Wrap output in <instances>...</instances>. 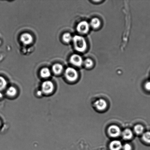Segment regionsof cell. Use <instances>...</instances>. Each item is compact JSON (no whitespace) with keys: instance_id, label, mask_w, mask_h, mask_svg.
Here are the masks:
<instances>
[{"instance_id":"cell-1","label":"cell","mask_w":150,"mask_h":150,"mask_svg":"<svg viewBox=\"0 0 150 150\" xmlns=\"http://www.w3.org/2000/svg\"><path fill=\"white\" fill-rule=\"evenodd\" d=\"M75 49L80 52H83L86 49L87 43L84 38L81 36L76 35L73 38Z\"/></svg>"},{"instance_id":"cell-4","label":"cell","mask_w":150,"mask_h":150,"mask_svg":"<svg viewBox=\"0 0 150 150\" xmlns=\"http://www.w3.org/2000/svg\"><path fill=\"white\" fill-rule=\"evenodd\" d=\"M108 133L111 137H118L121 134V130L117 126L113 125L108 128Z\"/></svg>"},{"instance_id":"cell-7","label":"cell","mask_w":150,"mask_h":150,"mask_svg":"<svg viewBox=\"0 0 150 150\" xmlns=\"http://www.w3.org/2000/svg\"><path fill=\"white\" fill-rule=\"evenodd\" d=\"M94 105L97 110L102 111L105 110L107 107V103L105 100L100 99L96 101Z\"/></svg>"},{"instance_id":"cell-20","label":"cell","mask_w":150,"mask_h":150,"mask_svg":"<svg viewBox=\"0 0 150 150\" xmlns=\"http://www.w3.org/2000/svg\"><path fill=\"white\" fill-rule=\"evenodd\" d=\"M123 150H132L131 145L129 144H126L122 146Z\"/></svg>"},{"instance_id":"cell-18","label":"cell","mask_w":150,"mask_h":150,"mask_svg":"<svg viewBox=\"0 0 150 150\" xmlns=\"http://www.w3.org/2000/svg\"><path fill=\"white\" fill-rule=\"evenodd\" d=\"M83 63L85 67L87 68H90L93 65V61L89 58L86 59Z\"/></svg>"},{"instance_id":"cell-8","label":"cell","mask_w":150,"mask_h":150,"mask_svg":"<svg viewBox=\"0 0 150 150\" xmlns=\"http://www.w3.org/2000/svg\"><path fill=\"white\" fill-rule=\"evenodd\" d=\"M21 40L22 42L25 45H29L32 42L33 38L29 34L25 33L21 35Z\"/></svg>"},{"instance_id":"cell-22","label":"cell","mask_w":150,"mask_h":150,"mask_svg":"<svg viewBox=\"0 0 150 150\" xmlns=\"http://www.w3.org/2000/svg\"><path fill=\"white\" fill-rule=\"evenodd\" d=\"M2 94L0 92V98H2Z\"/></svg>"},{"instance_id":"cell-14","label":"cell","mask_w":150,"mask_h":150,"mask_svg":"<svg viewBox=\"0 0 150 150\" xmlns=\"http://www.w3.org/2000/svg\"><path fill=\"white\" fill-rule=\"evenodd\" d=\"M40 74L42 77L48 78L50 76V71L49 69L48 68H43L41 71Z\"/></svg>"},{"instance_id":"cell-23","label":"cell","mask_w":150,"mask_h":150,"mask_svg":"<svg viewBox=\"0 0 150 150\" xmlns=\"http://www.w3.org/2000/svg\"><path fill=\"white\" fill-rule=\"evenodd\" d=\"M0 125H1V121H0Z\"/></svg>"},{"instance_id":"cell-16","label":"cell","mask_w":150,"mask_h":150,"mask_svg":"<svg viewBox=\"0 0 150 150\" xmlns=\"http://www.w3.org/2000/svg\"><path fill=\"white\" fill-rule=\"evenodd\" d=\"M142 139L145 143L150 144V132L144 133L142 136Z\"/></svg>"},{"instance_id":"cell-9","label":"cell","mask_w":150,"mask_h":150,"mask_svg":"<svg viewBox=\"0 0 150 150\" xmlns=\"http://www.w3.org/2000/svg\"><path fill=\"white\" fill-rule=\"evenodd\" d=\"M122 148V145L120 141L114 140L110 143V148L111 150H120Z\"/></svg>"},{"instance_id":"cell-13","label":"cell","mask_w":150,"mask_h":150,"mask_svg":"<svg viewBox=\"0 0 150 150\" xmlns=\"http://www.w3.org/2000/svg\"><path fill=\"white\" fill-rule=\"evenodd\" d=\"M17 91L15 88L13 86H10L8 88L6 91V93L8 96H14L17 94Z\"/></svg>"},{"instance_id":"cell-6","label":"cell","mask_w":150,"mask_h":150,"mask_svg":"<svg viewBox=\"0 0 150 150\" xmlns=\"http://www.w3.org/2000/svg\"><path fill=\"white\" fill-rule=\"evenodd\" d=\"M70 61L73 65L78 67H81L83 62L81 57L76 54L71 56L70 58Z\"/></svg>"},{"instance_id":"cell-5","label":"cell","mask_w":150,"mask_h":150,"mask_svg":"<svg viewBox=\"0 0 150 150\" xmlns=\"http://www.w3.org/2000/svg\"><path fill=\"white\" fill-rule=\"evenodd\" d=\"M54 89L53 84L50 81L44 82L42 85V92L44 93L49 94L52 92Z\"/></svg>"},{"instance_id":"cell-19","label":"cell","mask_w":150,"mask_h":150,"mask_svg":"<svg viewBox=\"0 0 150 150\" xmlns=\"http://www.w3.org/2000/svg\"><path fill=\"white\" fill-rule=\"evenodd\" d=\"M72 38L71 35L69 33H66L63 35V39L64 42H69L71 40Z\"/></svg>"},{"instance_id":"cell-11","label":"cell","mask_w":150,"mask_h":150,"mask_svg":"<svg viewBox=\"0 0 150 150\" xmlns=\"http://www.w3.org/2000/svg\"><path fill=\"white\" fill-rule=\"evenodd\" d=\"M100 21L99 19L97 18H94L91 20L90 25L94 29H97L100 27Z\"/></svg>"},{"instance_id":"cell-12","label":"cell","mask_w":150,"mask_h":150,"mask_svg":"<svg viewBox=\"0 0 150 150\" xmlns=\"http://www.w3.org/2000/svg\"><path fill=\"white\" fill-rule=\"evenodd\" d=\"M63 67L62 65L59 64H54L52 67V70L56 74H59L62 71Z\"/></svg>"},{"instance_id":"cell-17","label":"cell","mask_w":150,"mask_h":150,"mask_svg":"<svg viewBox=\"0 0 150 150\" xmlns=\"http://www.w3.org/2000/svg\"><path fill=\"white\" fill-rule=\"evenodd\" d=\"M6 86V81L4 77L0 76V91L5 89Z\"/></svg>"},{"instance_id":"cell-21","label":"cell","mask_w":150,"mask_h":150,"mask_svg":"<svg viewBox=\"0 0 150 150\" xmlns=\"http://www.w3.org/2000/svg\"><path fill=\"white\" fill-rule=\"evenodd\" d=\"M145 88L147 91H150V81H148L145 83Z\"/></svg>"},{"instance_id":"cell-15","label":"cell","mask_w":150,"mask_h":150,"mask_svg":"<svg viewBox=\"0 0 150 150\" xmlns=\"http://www.w3.org/2000/svg\"><path fill=\"white\" fill-rule=\"evenodd\" d=\"M134 131L136 134L139 135L143 133L144 131V128L142 126L140 125H137L135 126Z\"/></svg>"},{"instance_id":"cell-3","label":"cell","mask_w":150,"mask_h":150,"mask_svg":"<svg viewBox=\"0 0 150 150\" xmlns=\"http://www.w3.org/2000/svg\"><path fill=\"white\" fill-rule=\"evenodd\" d=\"M90 24L86 21H82L78 24L76 29L78 32L81 33L86 34L89 31Z\"/></svg>"},{"instance_id":"cell-2","label":"cell","mask_w":150,"mask_h":150,"mask_svg":"<svg viewBox=\"0 0 150 150\" xmlns=\"http://www.w3.org/2000/svg\"><path fill=\"white\" fill-rule=\"evenodd\" d=\"M65 75L67 80L70 81L74 82L77 79L78 74L77 71L74 69L69 67L66 70Z\"/></svg>"},{"instance_id":"cell-10","label":"cell","mask_w":150,"mask_h":150,"mask_svg":"<svg viewBox=\"0 0 150 150\" xmlns=\"http://www.w3.org/2000/svg\"><path fill=\"white\" fill-rule=\"evenodd\" d=\"M122 136L123 139H126V140H129L133 137V132L130 129H126L122 133Z\"/></svg>"}]
</instances>
